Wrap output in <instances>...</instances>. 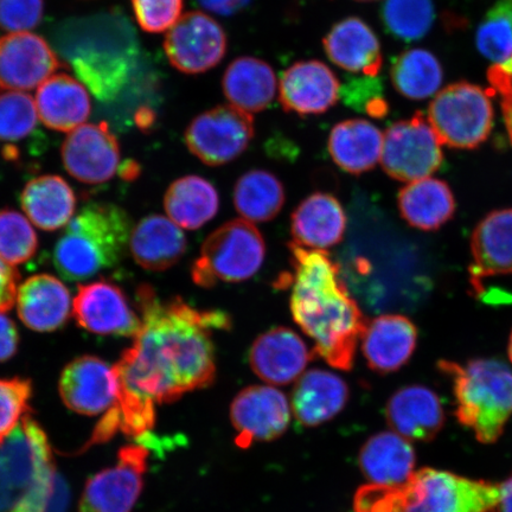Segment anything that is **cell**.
<instances>
[{"label":"cell","instance_id":"cell-8","mask_svg":"<svg viewBox=\"0 0 512 512\" xmlns=\"http://www.w3.org/2000/svg\"><path fill=\"white\" fill-rule=\"evenodd\" d=\"M266 258V243L252 222L233 220L208 236L191 267L197 286L243 283L260 271Z\"/></svg>","mask_w":512,"mask_h":512},{"label":"cell","instance_id":"cell-30","mask_svg":"<svg viewBox=\"0 0 512 512\" xmlns=\"http://www.w3.org/2000/svg\"><path fill=\"white\" fill-rule=\"evenodd\" d=\"M273 68L255 57L243 56L229 64L222 80L230 105L252 114L266 110L278 91Z\"/></svg>","mask_w":512,"mask_h":512},{"label":"cell","instance_id":"cell-3","mask_svg":"<svg viewBox=\"0 0 512 512\" xmlns=\"http://www.w3.org/2000/svg\"><path fill=\"white\" fill-rule=\"evenodd\" d=\"M54 44L64 62L100 101L117 99L136 72V30L119 10L68 19L56 28Z\"/></svg>","mask_w":512,"mask_h":512},{"label":"cell","instance_id":"cell-4","mask_svg":"<svg viewBox=\"0 0 512 512\" xmlns=\"http://www.w3.org/2000/svg\"><path fill=\"white\" fill-rule=\"evenodd\" d=\"M499 485L430 469L415 471L395 486L368 484L358 489L355 512H491Z\"/></svg>","mask_w":512,"mask_h":512},{"label":"cell","instance_id":"cell-33","mask_svg":"<svg viewBox=\"0 0 512 512\" xmlns=\"http://www.w3.org/2000/svg\"><path fill=\"white\" fill-rule=\"evenodd\" d=\"M399 210L409 226L432 232L452 219L456 213V200L447 183L427 177L401 189Z\"/></svg>","mask_w":512,"mask_h":512},{"label":"cell","instance_id":"cell-10","mask_svg":"<svg viewBox=\"0 0 512 512\" xmlns=\"http://www.w3.org/2000/svg\"><path fill=\"white\" fill-rule=\"evenodd\" d=\"M443 159L441 144L421 113L390 125L383 133L382 168L396 181L411 183L431 177Z\"/></svg>","mask_w":512,"mask_h":512},{"label":"cell","instance_id":"cell-52","mask_svg":"<svg viewBox=\"0 0 512 512\" xmlns=\"http://www.w3.org/2000/svg\"><path fill=\"white\" fill-rule=\"evenodd\" d=\"M139 174V168L136 163L128 162L125 166H121V176L127 179H133Z\"/></svg>","mask_w":512,"mask_h":512},{"label":"cell","instance_id":"cell-50","mask_svg":"<svg viewBox=\"0 0 512 512\" xmlns=\"http://www.w3.org/2000/svg\"><path fill=\"white\" fill-rule=\"evenodd\" d=\"M251 0H198L204 9L214 14L230 16L236 12L245 9Z\"/></svg>","mask_w":512,"mask_h":512},{"label":"cell","instance_id":"cell-54","mask_svg":"<svg viewBox=\"0 0 512 512\" xmlns=\"http://www.w3.org/2000/svg\"><path fill=\"white\" fill-rule=\"evenodd\" d=\"M10 512H29L27 509L22 507V505H18L14 510H11Z\"/></svg>","mask_w":512,"mask_h":512},{"label":"cell","instance_id":"cell-39","mask_svg":"<svg viewBox=\"0 0 512 512\" xmlns=\"http://www.w3.org/2000/svg\"><path fill=\"white\" fill-rule=\"evenodd\" d=\"M36 126L37 108L30 95L17 91L0 93V143L6 145V159L18 157L11 144L29 138Z\"/></svg>","mask_w":512,"mask_h":512},{"label":"cell","instance_id":"cell-20","mask_svg":"<svg viewBox=\"0 0 512 512\" xmlns=\"http://www.w3.org/2000/svg\"><path fill=\"white\" fill-rule=\"evenodd\" d=\"M315 356L297 332L280 326L255 339L249 364L261 380L284 386L302 376Z\"/></svg>","mask_w":512,"mask_h":512},{"label":"cell","instance_id":"cell-41","mask_svg":"<svg viewBox=\"0 0 512 512\" xmlns=\"http://www.w3.org/2000/svg\"><path fill=\"white\" fill-rule=\"evenodd\" d=\"M37 248V234L27 217L14 209L0 210V259L11 266L21 265Z\"/></svg>","mask_w":512,"mask_h":512},{"label":"cell","instance_id":"cell-15","mask_svg":"<svg viewBox=\"0 0 512 512\" xmlns=\"http://www.w3.org/2000/svg\"><path fill=\"white\" fill-rule=\"evenodd\" d=\"M68 174L86 184H102L120 168V146L106 123L85 124L68 134L62 145Z\"/></svg>","mask_w":512,"mask_h":512},{"label":"cell","instance_id":"cell-46","mask_svg":"<svg viewBox=\"0 0 512 512\" xmlns=\"http://www.w3.org/2000/svg\"><path fill=\"white\" fill-rule=\"evenodd\" d=\"M488 79L492 91L501 95L504 125L505 128H507L508 137L512 144V86L509 76L494 64V66L489 69Z\"/></svg>","mask_w":512,"mask_h":512},{"label":"cell","instance_id":"cell-56","mask_svg":"<svg viewBox=\"0 0 512 512\" xmlns=\"http://www.w3.org/2000/svg\"><path fill=\"white\" fill-rule=\"evenodd\" d=\"M356 2L370 3V2H376V0H356Z\"/></svg>","mask_w":512,"mask_h":512},{"label":"cell","instance_id":"cell-22","mask_svg":"<svg viewBox=\"0 0 512 512\" xmlns=\"http://www.w3.org/2000/svg\"><path fill=\"white\" fill-rule=\"evenodd\" d=\"M17 312L22 323L35 332H54L67 324L73 312L66 285L50 274H37L18 287Z\"/></svg>","mask_w":512,"mask_h":512},{"label":"cell","instance_id":"cell-51","mask_svg":"<svg viewBox=\"0 0 512 512\" xmlns=\"http://www.w3.org/2000/svg\"><path fill=\"white\" fill-rule=\"evenodd\" d=\"M499 490H501V497L496 508L497 512H512V477L499 485Z\"/></svg>","mask_w":512,"mask_h":512},{"label":"cell","instance_id":"cell-6","mask_svg":"<svg viewBox=\"0 0 512 512\" xmlns=\"http://www.w3.org/2000/svg\"><path fill=\"white\" fill-rule=\"evenodd\" d=\"M438 368L453 383L460 424L479 443L495 444L512 416V370L496 360L440 361Z\"/></svg>","mask_w":512,"mask_h":512},{"label":"cell","instance_id":"cell-19","mask_svg":"<svg viewBox=\"0 0 512 512\" xmlns=\"http://www.w3.org/2000/svg\"><path fill=\"white\" fill-rule=\"evenodd\" d=\"M278 88L284 111L302 117L328 112L341 96L336 74L317 60L294 63L281 76Z\"/></svg>","mask_w":512,"mask_h":512},{"label":"cell","instance_id":"cell-49","mask_svg":"<svg viewBox=\"0 0 512 512\" xmlns=\"http://www.w3.org/2000/svg\"><path fill=\"white\" fill-rule=\"evenodd\" d=\"M68 488L64 480L57 476L53 480L50 494L48 497L46 512H66L68 505Z\"/></svg>","mask_w":512,"mask_h":512},{"label":"cell","instance_id":"cell-43","mask_svg":"<svg viewBox=\"0 0 512 512\" xmlns=\"http://www.w3.org/2000/svg\"><path fill=\"white\" fill-rule=\"evenodd\" d=\"M134 16L146 32L170 30L182 17L184 0H132Z\"/></svg>","mask_w":512,"mask_h":512},{"label":"cell","instance_id":"cell-27","mask_svg":"<svg viewBox=\"0 0 512 512\" xmlns=\"http://www.w3.org/2000/svg\"><path fill=\"white\" fill-rule=\"evenodd\" d=\"M349 400L348 384L330 371L313 369L300 376L292 394V411L305 427L335 418Z\"/></svg>","mask_w":512,"mask_h":512},{"label":"cell","instance_id":"cell-23","mask_svg":"<svg viewBox=\"0 0 512 512\" xmlns=\"http://www.w3.org/2000/svg\"><path fill=\"white\" fill-rule=\"evenodd\" d=\"M361 338L363 355L370 369L388 374L411 360L418 343V330L405 316L382 315L367 324Z\"/></svg>","mask_w":512,"mask_h":512},{"label":"cell","instance_id":"cell-36","mask_svg":"<svg viewBox=\"0 0 512 512\" xmlns=\"http://www.w3.org/2000/svg\"><path fill=\"white\" fill-rule=\"evenodd\" d=\"M285 200L283 183L270 171H248L235 184V208L249 222L262 223L275 219L283 209Z\"/></svg>","mask_w":512,"mask_h":512},{"label":"cell","instance_id":"cell-5","mask_svg":"<svg viewBox=\"0 0 512 512\" xmlns=\"http://www.w3.org/2000/svg\"><path fill=\"white\" fill-rule=\"evenodd\" d=\"M130 216L112 203H91L67 224L54 249L57 272L69 281L88 280L117 266L130 247Z\"/></svg>","mask_w":512,"mask_h":512},{"label":"cell","instance_id":"cell-1","mask_svg":"<svg viewBox=\"0 0 512 512\" xmlns=\"http://www.w3.org/2000/svg\"><path fill=\"white\" fill-rule=\"evenodd\" d=\"M136 297L142 325L114 366L119 380L114 412L120 431L138 438L155 426L156 405L213 384V335L232 328V319L220 310L196 309L179 297L159 299L147 284L138 287Z\"/></svg>","mask_w":512,"mask_h":512},{"label":"cell","instance_id":"cell-11","mask_svg":"<svg viewBox=\"0 0 512 512\" xmlns=\"http://www.w3.org/2000/svg\"><path fill=\"white\" fill-rule=\"evenodd\" d=\"M192 155L209 166L233 162L254 138L252 114L232 105L217 106L191 121L184 134Z\"/></svg>","mask_w":512,"mask_h":512},{"label":"cell","instance_id":"cell-25","mask_svg":"<svg viewBox=\"0 0 512 512\" xmlns=\"http://www.w3.org/2000/svg\"><path fill=\"white\" fill-rule=\"evenodd\" d=\"M387 420L393 432L407 440L430 441L444 427L445 414L438 395L424 386L402 388L390 398Z\"/></svg>","mask_w":512,"mask_h":512},{"label":"cell","instance_id":"cell-29","mask_svg":"<svg viewBox=\"0 0 512 512\" xmlns=\"http://www.w3.org/2000/svg\"><path fill=\"white\" fill-rule=\"evenodd\" d=\"M37 113L50 130L72 132L88 119L92 102L82 83L67 74L51 76L38 88Z\"/></svg>","mask_w":512,"mask_h":512},{"label":"cell","instance_id":"cell-24","mask_svg":"<svg viewBox=\"0 0 512 512\" xmlns=\"http://www.w3.org/2000/svg\"><path fill=\"white\" fill-rule=\"evenodd\" d=\"M329 60L351 73L379 75L383 57L373 29L361 18L349 17L332 27L323 40Z\"/></svg>","mask_w":512,"mask_h":512},{"label":"cell","instance_id":"cell-21","mask_svg":"<svg viewBox=\"0 0 512 512\" xmlns=\"http://www.w3.org/2000/svg\"><path fill=\"white\" fill-rule=\"evenodd\" d=\"M471 254L470 283L477 293L486 278L512 274V209L492 211L477 224Z\"/></svg>","mask_w":512,"mask_h":512},{"label":"cell","instance_id":"cell-2","mask_svg":"<svg viewBox=\"0 0 512 512\" xmlns=\"http://www.w3.org/2000/svg\"><path fill=\"white\" fill-rule=\"evenodd\" d=\"M292 273L278 285L292 288L294 322L315 342L316 356L339 370L354 366L358 339L367 328L360 306L351 297L338 264L330 254L288 243Z\"/></svg>","mask_w":512,"mask_h":512},{"label":"cell","instance_id":"cell-34","mask_svg":"<svg viewBox=\"0 0 512 512\" xmlns=\"http://www.w3.org/2000/svg\"><path fill=\"white\" fill-rule=\"evenodd\" d=\"M21 204L32 224L47 232H55L73 219L76 197L62 177L46 175L25 185Z\"/></svg>","mask_w":512,"mask_h":512},{"label":"cell","instance_id":"cell-44","mask_svg":"<svg viewBox=\"0 0 512 512\" xmlns=\"http://www.w3.org/2000/svg\"><path fill=\"white\" fill-rule=\"evenodd\" d=\"M44 0H0V29L23 32L41 23Z\"/></svg>","mask_w":512,"mask_h":512},{"label":"cell","instance_id":"cell-26","mask_svg":"<svg viewBox=\"0 0 512 512\" xmlns=\"http://www.w3.org/2000/svg\"><path fill=\"white\" fill-rule=\"evenodd\" d=\"M347 230V215L334 195L315 192L299 204L291 217L297 245L324 251L338 245Z\"/></svg>","mask_w":512,"mask_h":512},{"label":"cell","instance_id":"cell-40","mask_svg":"<svg viewBox=\"0 0 512 512\" xmlns=\"http://www.w3.org/2000/svg\"><path fill=\"white\" fill-rule=\"evenodd\" d=\"M480 54L494 64L512 61V0H497L479 24L476 36Z\"/></svg>","mask_w":512,"mask_h":512},{"label":"cell","instance_id":"cell-7","mask_svg":"<svg viewBox=\"0 0 512 512\" xmlns=\"http://www.w3.org/2000/svg\"><path fill=\"white\" fill-rule=\"evenodd\" d=\"M55 473L46 433L24 415L0 446V512L31 495L49 494Z\"/></svg>","mask_w":512,"mask_h":512},{"label":"cell","instance_id":"cell-17","mask_svg":"<svg viewBox=\"0 0 512 512\" xmlns=\"http://www.w3.org/2000/svg\"><path fill=\"white\" fill-rule=\"evenodd\" d=\"M62 66L50 44L31 32H12L0 40V88L30 91Z\"/></svg>","mask_w":512,"mask_h":512},{"label":"cell","instance_id":"cell-38","mask_svg":"<svg viewBox=\"0 0 512 512\" xmlns=\"http://www.w3.org/2000/svg\"><path fill=\"white\" fill-rule=\"evenodd\" d=\"M435 19L433 0H384L381 21L396 40L414 42L424 38Z\"/></svg>","mask_w":512,"mask_h":512},{"label":"cell","instance_id":"cell-55","mask_svg":"<svg viewBox=\"0 0 512 512\" xmlns=\"http://www.w3.org/2000/svg\"><path fill=\"white\" fill-rule=\"evenodd\" d=\"M509 357H510V361L512 362V332H511V336H510V341H509Z\"/></svg>","mask_w":512,"mask_h":512},{"label":"cell","instance_id":"cell-13","mask_svg":"<svg viewBox=\"0 0 512 512\" xmlns=\"http://www.w3.org/2000/svg\"><path fill=\"white\" fill-rule=\"evenodd\" d=\"M149 452L143 446H126L118 463L87 483L80 512H131L142 494Z\"/></svg>","mask_w":512,"mask_h":512},{"label":"cell","instance_id":"cell-47","mask_svg":"<svg viewBox=\"0 0 512 512\" xmlns=\"http://www.w3.org/2000/svg\"><path fill=\"white\" fill-rule=\"evenodd\" d=\"M19 273L15 266L0 259V313L8 312L17 299Z\"/></svg>","mask_w":512,"mask_h":512},{"label":"cell","instance_id":"cell-18","mask_svg":"<svg viewBox=\"0 0 512 512\" xmlns=\"http://www.w3.org/2000/svg\"><path fill=\"white\" fill-rule=\"evenodd\" d=\"M60 394L66 406L76 413L89 416L106 413L117 406V371L96 356L75 358L63 370Z\"/></svg>","mask_w":512,"mask_h":512},{"label":"cell","instance_id":"cell-28","mask_svg":"<svg viewBox=\"0 0 512 512\" xmlns=\"http://www.w3.org/2000/svg\"><path fill=\"white\" fill-rule=\"evenodd\" d=\"M130 251L134 261L146 271L163 272L174 267L187 252L184 233L168 217H144L132 229Z\"/></svg>","mask_w":512,"mask_h":512},{"label":"cell","instance_id":"cell-31","mask_svg":"<svg viewBox=\"0 0 512 512\" xmlns=\"http://www.w3.org/2000/svg\"><path fill=\"white\" fill-rule=\"evenodd\" d=\"M383 133L363 119H350L332 128L328 149L332 160L351 175L373 170L381 160Z\"/></svg>","mask_w":512,"mask_h":512},{"label":"cell","instance_id":"cell-37","mask_svg":"<svg viewBox=\"0 0 512 512\" xmlns=\"http://www.w3.org/2000/svg\"><path fill=\"white\" fill-rule=\"evenodd\" d=\"M390 78L401 95L424 100L437 94L443 83V67L437 57L424 49L403 51L392 63Z\"/></svg>","mask_w":512,"mask_h":512},{"label":"cell","instance_id":"cell-32","mask_svg":"<svg viewBox=\"0 0 512 512\" xmlns=\"http://www.w3.org/2000/svg\"><path fill=\"white\" fill-rule=\"evenodd\" d=\"M360 465L370 484L400 485L415 472L414 448L400 434L382 432L363 445Z\"/></svg>","mask_w":512,"mask_h":512},{"label":"cell","instance_id":"cell-12","mask_svg":"<svg viewBox=\"0 0 512 512\" xmlns=\"http://www.w3.org/2000/svg\"><path fill=\"white\" fill-rule=\"evenodd\" d=\"M227 35L221 24L201 11L178 19L165 37L164 50L172 66L184 74L213 69L226 56Z\"/></svg>","mask_w":512,"mask_h":512},{"label":"cell","instance_id":"cell-9","mask_svg":"<svg viewBox=\"0 0 512 512\" xmlns=\"http://www.w3.org/2000/svg\"><path fill=\"white\" fill-rule=\"evenodd\" d=\"M489 94L469 82H457L437 93L427 111L440 144L472 150L489 138L494 126Z\"/></svg>","mask_w":512,"mask_h":512},{"label":"cell","instance_id":"cell-14","mask_svg":"<svg viewBox=\"0 0 512 512\" xmlns=\"http://www.w3.org/2000/svg\"><path fill=\"white\" fill-rule=\"evenodd\" d=\"M73 313L82 329L96 335L134 337L142 325L123 288L106 279L79 287Z\"/></svg>","mask_w":512,"mask_h":512},{"label":"cell","instance_id":"cell-53","mask_svg":"<svg viewBox=\"0 0 512 512\" xmlns=\"http://www.w3.org/2000/svg\"><path fill=\"white\" fill-rule=\"evenodd\" d=\"M497 66L501 67L504 72L508 74L512 86V61L508 63L497 64Z\"/></svg>","mask_w":512,"mask_h":512},{"label":"cell","instance_id":"cell-35","mask_svg":"<svg viewBox=\"0 0 512 512\" xmlns=\"http://www.w3.org/2000/svg\"><path fill=\"white\" fill-rule=\"evenodd\" d=\"M164 208L178 227L196 230L214 219L220 208V197L206 178L185 176L166 191Z\"/></svg>","mask_w":512,"mask_h":512},{"label":"cell","instance_id":"cell-45","mask_svg":"<svg viewBox=\"0 0 512 512\" xmlns=\"http://www.w3.org/2000/svg\"><path fill=\"white\" fill-rule=\"evenodd\" d=\"M380 91V82L368 76V79L350 80L343 89L341 88V95L344 96L347 105L380 118L388 112L387 102L383 100Z\"/></svg>","mask_w":512,"mask_h":512},{"label":"cell","instance_id":"cell-48","mask_svg":"<svg viewBox=\"0 0 512 512\" xmlns=\"http://www.w3.org/2000/svg\"><path fill=\"white\" fill-rule=\"evenodd\" d=\"M19 344L17 326L11 318L0 313V362L11 360Z\"/></svg>","mask_w":512,"mask_h":512},{"label":"cell","instance_id":"cell-16","mask_svg":"<svg viewBox=\"0 0 512 512\" xmlns=\"http://www.w3.org/2000/svg\"><path fill=\"white\" fill-rule=\"evenodd\" d=\"M290 402L280 390L267 386L247 387L230 406V420L238 432L236 444L247 447L254 441L281 437L290 425Z\"/></svg>","mask_w":512,"mask_h":512},{"label":"cell","instance_id":"cell-42","mask_svg":"<svg viewBox=\"0 0 512 512\" xmlns=\"http://www.w3.org/2000/svg\"><path fill=\"white\" fill-rule=\"evenodd\" d=\"M32 387L29 380H0V444L9 437L12 431L28 411Z\"/></svg>","mask_w":512,"mask_h":512}]
</instances>
